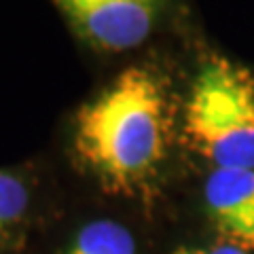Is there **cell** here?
Returning a JSON list of instances; mask_svg holds the SVG:
<instances>
[{
    "instance_id": "6da1fadb",
    "label": "cell",
    "mask_w": 254,
    "mask_h": 254,
    "mask_svg": "<svg viewBox=\"0 0 254 254\" xmlns=\"http://www.w3.org/2000/svg\"><path fill=\"white\" fill-rule=\"evenodd\" d=\"M172 106L163 78L129 66L81 108L74 150L108 193H144L168 157Z\"/></svg>"
},
{
    "instance_id": "7a4b0ae2",
    "label": "cell",
    "mask_w": 254,
    "mask_h": 254,
    "mask_svg": "<svg viewBox=\"0 0 254 254\" xmlns=\"http://www.w3.org/2000/svg\"><path fill=\"white\" fill-rule=\"evenodd\" d=\"M185 133L214 168L254 170V74L225 58L205 62L190 85Z\"/></svg>"
},
{
    "instance_id": "3957f363",
    "label": "cell",
    "mask_w": 254,
    "mask_h": 254,
    "mask_svg": "<svg viewBox=\"0 0 254 254\" xmlns=\"http://www.w3.org/2000/svg\"><path fill=\"white\" fill-rule=\"evenodd\" d=\"M76 34L100 51H129L153 34L170 0H53Z\"/></svg>"
},
{
    "instance_id": "277c9868",
    "label": "cell",
    "mask_w": 254,
    "mask_h": 254,
    "mask_svg": "<svg viewBox=\"0 0 254 254\" xmlns=\"http://www.w3.org/2000/svg\"><path fill=\"white\" fill-rule=\"evenodd\" d=\"M203 199L222 244L254 250V170L214 168L205 180Z\"/></svg>"
},
{
    "instance_id": "5b68a950",
    "label": "cell",
    "mask_w": 254,
    "mask_h": 254,
    "mask_svg": "<svg viewBox=\"0 0 254 254\" xmlns=\"http://www.w3.org/2000/svg\"><path fill=\"white\" fill-rule=\"evenodd\" d=\"M66 254H138L131 231L115 220H93L74 235Z\"/></svg>"
},
{
    "instance_id": "8992f818",
    "label": "cell",
    "mask_w": 254,
    "mask_h": 254,
    "mask_svg": "<svg viewBox=\"0 0 254 254\" xmlns=\"http://www.w3.org/2000/svg\"><path fill=\"white\" fill-rule=\"evenodd\" d=\"M30 190L23 180L11 172L0 170V242L26 216Z\"/></svg>"
},
{
    "instance_id": "52a82bcc",
    "label": "cell",
    "mask_w": 254,
    "mask_h": 254,
    "mask_svg": "<svg viewBox=\"0 0 254 254\" xmlns=\"http://www.w3.org/2000/svg\"><path fill=\"white\" fill-rule=\"evenodd\" d=\"M174 254H248V252L229 244H216V246H205V248H178Z\"/></svg>"
}]
</instances>
